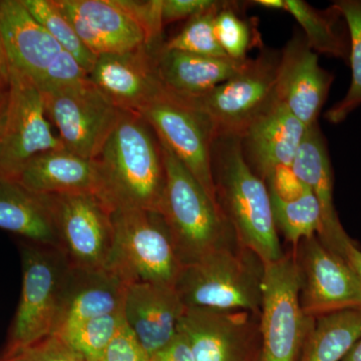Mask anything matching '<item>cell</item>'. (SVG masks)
I'll return each mask as SVG.
<instances>
[{"mask_svg": "<svg viewBox=\"0 0 361 361\" xmlns=\"http://www.w3.org/2000/svg\"><path fill=\"white\" fill-rule=\"evenodd\" d=\"M99 169V197L111 209L160 213L166 169L155 130L140 114L123 111L94 159Z\"/></svg>", "mask_w": 361, "mask_h": 361, "instance_id": "cell-1", "label": "cell"}, {"mask_svg": "<svg viewBox=\"0 0 361 361\" xmlns=\"http://www.w3.org/2000/svg\"><path fill=\"white\" fill-rule=\"evenodd\" d=\"M212 172L218 205L239 243L255 252L265 263L283 257L269 190L247 164L239 137H215Z\"/></svg>", "mask_w": 361, "mask_h": 361, "instance_id": "cell-2", "label": "cell"}, {"mask_svg": "<svg viewBox=\"0 0 361 361\" xmlns=\"http://www.w3.org/2000/svg\"><path fill=\"white\" fill-rule=\"evenodd\" d=\"M159 141L166 169L160 213L183 267L239 243L217 202L209 196L167 144Z\"/></svg>", "mask_w": 361, "mask_h": 361, "instance_id": "cell-3", "label": "cell"}, {"mask_svg": "<svg viewBox=\"0 0 361 361\" xmlns=\"http://www.w3.org/2000/svg\"><path fill=\"white\" fill-rule=\"evenodd\" d=\"M265 262L240 243L180 270L174 288L186 308L246 310L260 314Z\"/></svg>", "mask_w": 361, "mask_h": 361, "instance_id": "cell-4", "label": "cell"}, {"mask_svg": "<svg viewBox=\"0 0 361 361\" xmlns=\"http://www.w3.org/2000/svg\"><path fill=\"white\" fill-rule=\"evenodd\" d=\"M114 242L106 269L126 284L174 287L183 266L161 213L114 209Z\"/></svg>", "mask_w": 361, "mask_h": 361, "instance_id": "cell-5", "label": "cell"}, {"mask_svg": "<svg viewBox=\"0 0 361 361\" xmlns=\"http://www.w3.org/2000/svg\"><path fill=\"white\" fill-rule=\"evenodd\" d=\"M20 256L23 288L4 360L52 336L71 269L58 247L26 242L20 247Z\"/></svg>", "mask_w": 361, "mask_h": 361, "instance_id": "cell-6", "label": "cell"}, {"mask_svg": "<svg viewBox=\"0 0 361 361\" xmlns=\"http://www.w3.org/2000/svg\"><path fill=\"white\" fill-rule=\"evenodd\" d=\"M301 277L294 249L265 263L258 361H297L315 318L300 305Z\"/></svg>", "mask_w": 361, "mask_h": 361, "instance_id": "cell-7", "label": "cell"}, {"mask_svg": "<svg viewBox=\"0 0 361 361\" xmlns=\"http://www.w3.org/2000/svg\"><path fill=\"white\" fill-rule=\"evenodd\" d=\"M280 51L263 47L238 73L212 90L183 97L212 121L217 135L241 137L247 128L276 101Z\"/></svg>", "mask_w": 361, "mask_h": 361, "instance_id": "cell-8", "label": "cell"}, {"mask_svg": "<svg viewBox=\"0 0 361 361\" xmlns=\"http://www.w3.org/2000/svg\"><path fill=\"white\" fill-rule=\"evenodd\" d=\"M51 125L42 90L25 73L9 66L0 134V176L13 179L35 157L63 149Z\"/></svg>", "mask_w": 361, "mask_h": 361, "instance_id": "cell-9", "label": "cell"}, {"mask_svg": "<svg viewBox=\"0 0 361 361\" xmlns=\"http://www.w3.org/2000/svg\"><path fill=\"white\" fill-rule=\"evenodd\" d=\"M137 114L217 202L212 172V147L217 133L209 116L165 87Z\"/></svg>", "mask_w": 361, "mask_h": 361, "instance_id": "cell-10", "label": "cell"}, {"mask_svg": "<svg viewBox=\"0 0 361 361\" xmlns=\"http://www.w3.org/2000/svg\"><path fill=\"white\" fill-rule=\"evenodd\" d=\"M45 198L59 248L71 267L106 269L114 242L113 209L94 193L47 195Z\"/></svg>", "mask_w": 361, "mask_h": 361, "instance_id": "cell-11", "label": "cell"}, {"mask_svg": "<svg viewBox=\"0 0 361 361\" xmlns=\"http://www.w3.org/2000/svg\"><path fill=\"white\" fill-rule=\"evenodd\" d=\"M42 94L47 116L56 126L63 149L94 160L123 111L111 104L90 78Z\"/></svg>", "mask_w": 361, "mask_h": 361, "instance_id": "cell-12", "label": "cell"}, {"mask_svg": "<svg viewBox=\"0 0 361 361\" xmlns=\"http://www.w3.org/2000/svg\"><path fill=\"white\" fill-rule=\"evenodd\" d=\"M178 331L195 361H258L260 314L246 310L186 308Z\"/></svg>", "mask_w": 361, "mask_h": 361, "instance_id": "cell-13", "label": "cell"}, {"mask_svg": "<svg viewBox=\"0 0 361 361\" xmlns=\"http://www.w3.org/2000/svg\"><path fill=\"white\" fill-rule=\"evenodd\" d=\"M301 277L300 305L310 317L361 308V284L341 256L316 236L294 249Z\"/></svg>", "mask_w": 361, "mask_h": 361, "instance_id": "cell-14", "label": "cell"}, {"mask_svg": "<svg viewBox=\"0 0 361 361\" xmlns=\"http://www.w3.org/2000/svg\"><path fill=\"white\" fill-rule=\"evenodd\" d=\"M334 73L319 65L303 32L296 30L280 51L276 97L306 127L318 123Z\"/></svg>", "mask_w": 361, "mask_h": 361, "instance_id": "cell-15", "label": "cell"}, {"mask_svg": "<svg viewBox=\"0 0 361 361\" xmlns=\"http://www.w3.org/2000/svg\"><path fill=\"white\" fill-rule=\"evenodd\" d=\"M156 54L142 47L99 54L90 71V80L116 108L137 113L164 90L157 71Z\"/></svg>", "mask_w": 361, "mask_h": 361, "instance_id": "cell-16", "label": "cell"}, {"mask_svg": "<svg viewBox=\"0 0 361 361\" xmlns=\"http://www.w3.org/2000/svg\"><path fill=\"white\" fill-rule=\"evenodd\" d=\"M54 4L97 56L147 47L144 30L116 0H54Z\"/></svg>", "mask_w": 361, "mask_h": 361, "instance_id": "cell-17", "label": "cell"}, {"mask_svg": "<svg viewBox=\"0 0 361 361\" xmlns=\"http://www.w3.org/2000/svg\"><path fill=\"white\" fill-rule=\"evenodd\" d=\"M306 130L307 127L276 99L239 137L244 159L265 182L275 169L292 167Z\"/></svg>", "mask_w": 361, "mask_h": 361, "instance_id": "cell-18", "label": "cell"}, {"mask_svg": "<svg viewBox=\"0 0 361 361\" xmlns=\"http://www.w3.org/2000/svg\"><path fill=\"white\" fill-rule=\"evenodd\" d=\"M185 310L174 287L148 282L126 286L123 317L149 358L174 338Z\"/></svg>", "mask_w": 361, "mask_h": 361, "instance_id": "cell-19", "label": "cell"}, {"mask_svg": "<svg viewBox=\"0 0 361 361\" xmlns=\"http://www.w3.org/2000/svg\"><path fill=\"white\" fill-rule=\"evenodd\" d=\"M0 35L9 66L35 84L63 51L21 0H0Z\"/></svg>", "mask_w": 361, "mask_h": 361, "instance_id": "cell-20", "label": "cell"}, {"mask_svg": "<svg viewBox=\"0 0 361 361\" xmlns=\"http://www.w3.org/2000/svg\"><path fill=\"white\" fill-rule=\"evenodd\" d=\"M292 169L319 202L322 228L318 238L330 251L341 256L343 247L350 237L342 227L334 207L331 161L326 140L318 123L307 128Z\"/></svg>", "mask_w": 361, "mask_h": 361, "instance_id": "cell-21", "label": "cell"}, {"mask_svg": "<svg viewBox=\"0 0 361 361\" xmlns=\"http://www.w3.org/2000/svg\"><path fill=\"white\" fill-rule=\"evenodd\" d=\"M127 284L106 269L71 268L66 277L52 336L80 323L123 310Z\"/></svg>", "mask_w": 361, "mask_h": 361, "instance_id": "cell-22", "label": "cell"}, {"mask_svg": "<svg viewBox=\"0 0 361 361\" xmlns=\"http://www.w3.org/2000/svg\"><path fill=\"white\" fill-rule=\"evenodd\" d=\"M21 186L37 195L101 193L102 179L96 160L75 155L65 149L39 154L16 177Z\"/></svg>", "mask_w": 361, "mask_h": 361, "instance_id": "cell-23", "label": "cell"}, {"mask_svg": "<svg viewBox=\"0 0 361 361\" xmlns=\"http://www.w3.org/2000/svg\"><path fill=\"white\" fill-rule=\"evenodd\" d=\"M155 61L159 78L166 90L179 96L194 97L227 82L243 68L248 59L234 61L161 47Z\"/></svg>", "mask_w": 361, "mask_h": 361, "instance_id": "cell-24", "label": "cell"}, {"mask_svg": "<svg viewBox=\"0 0 361 361\" xmlns=\"http://www.w3.org/2000/svg\"><path fill=\"white\" fill-rule=\"evenodd\" d=\"M0 229L32 243L58 247L47 198L32 193L11 178L0 176Z\"/></svg>", "mask_w": 361, "mask_h": 361, "instance_id": "cell-25", "label": "cell"}, {"mask_svg": "<svg viewBox=\"0 0 361 361\" xmlns=\"http://www.w3.org/2000/svg\"><path fill=\"white\" fill-rule=\"evenodd\" d=\"M284 11L295 18L313 51L348 63V26L334 4L322 11L303 0H285Z\"/></svg>", "mask_w": 361, "mask_h": 361, "instance_id": "cell-26", "label": "cell"}, {"mask_svg": "<svg viewBox=\"0 0 361 361\" xmlns=\"http://www.w3.org/2000/svg\"><path fill=\"white\" fill-rule=\"evenodd\" d=\"M361 338V308L315 318L297 361H341Z\"/></svg>", "mask_w": 361, "mask_h": 361, "instance_id": "cell-27", "label": "cell"}, {"mask_svg": "<svg viewBox=\"0 0 361 361\" xmlns=\"http://www.w3.org/2000/svg\"><path fill=\"white\" fill-rule=\"evenodd\" d=\"M270 198L278 234L290 248L295 249L302 240L320 234L322 209L310 189L295 200L283 201L271 193Z\"/></svg>", "mask_w": 361, "mask_h": 361, "instance_id": "cell-28", "label": "cell"}, {"mask_svg": "<svg viewBox=\"0 0 361 361\" xmlns=\"http://www.w3.org/2000/svg\"><path fill=\"white\" fill-rule=\"evenodd\" d=\"M332 4L345 21L350 42L348 58L351 68L350 87L345 97L324 114L327 122L338 125L361 106V0H337Z\"/></svg>", "mask_w": 361, "mask_h": 361, "instance_id": "cell-29", "label": "cell"}, {"mask_svg": "<svg viewBox=\"0 0 361 361\" xmlns=\"http://www.w3.org/2000/svg\"><path fill=\"white\" fill-rule=\"evenodd\" d=\"M215 35L226 56L234 61H246L251 49L263 47L256 20L242 18L237 2L222 1L215 18Z\"/></svg>", "mask_w": 361, "mask_h": 361, "instance_id": "cell-30", "label": "cell"}, {"mask_svg": "<svg viewBox=\"0 0 361 361\" xmlns=\"http://www.w3.org/2000/svg\"><path fill=\"white\" fill-rule=\"evenodd\" d=\"M25 8L45 30L56 40L63 51L77 59L87 73L96 63L97 56L85 47L70 20L54 4V0H21Z\"/></svg>", "mask_w": 361, "mask_h": 361, "instance_id": "cell-31", "label": "cell"}, {"mask_svg": "<svg viewBox=\"0 0 361 361\" xmlns=\"http://www.w3.org/2000/svg\"><path fill=\"white\" fill-rule=\"evenodd\" d=\"M125 322L123 310L92 318L58 334L85 361H102L116 332Z\"/></svg>", "mask_w": 361, "mask_h": 361, "instance_id": "cell-32", "label": "cell"}, {"mask_svg": "<svg viewBox=\"0 0 361 361\" xmlns=\"http://www.w3.org/2000/svg\"><path fill=\"white\" fill-rule=\"evenodd\" d=\"M221 4L222 1H216L208 11L190 18L185 27L161 47L200 56L228 58L215 35V18Z\"/></svg>", "mask_w": 361, "mask_h": 361, "instance_id": "cell-33", "label": "cell"}, {"mask_svg": "<svg viewBox=\"0 0 361 361\" xmlns=\"http://www.w3.org/2000/svg\"><path fill=\"white\" fill-rule=\"evenodd\" d=\"M89 80V73L70 52L63 51L37 82L42 92L65 89Z\"/></svg>", "mask_w": 361, "mask_h": 361, "instance_id": "cell-34", "label": "cell"}, {"mask_svg": "<svg viewBox=\"0 0 361 361\" xmlns=\"http://www.w3.org/2000/svg\"><path fill=\"white\" fill-rule=\"evenodd\" d=\"M118 4L141 26L147 37L149 51L157 52L161 49V37L164 23L161 18V0L132 1L116 0Z\"/></svg>", "mask_w": 361, "mask_h": 361, "instance_id": "cell-35", "label": "cell"}, {"mask_svg": "<svg viewBox=\"0 0 361 361\" xmlns=\"http://www.w3.org/2000/svg\"><path fill=\"white\" fill-rule=\"evenodd\" d=\"M8 361H85L58 336H51L23 349Z\"/></svg>", "mask_w": 361, "mask_h": 361, "instance_id": "cell-36", "label": "cell"}, {"mask_svg": "<svg viewBox=\"0 0 361 361\" xmlns=\"http://www.w3.org/2000/svg\"><path fill=\"white\" fill-rule=\"evenodd\" d=\"M102 361L151 360L144 346L125 320L109 343Z\"/></svg>", "mask_w": 361, "mask_h": 361, "instance_id": "cell-37", "label": "cell"}, {"mask_svg": "<svg viewBox=\"0 0 361 361\" xmlns=\"http://www.w3.org/2000/svg\"><path fill=\"white\" fill-rule=\"evenodd\" d=\"M271 194L283 201H292L299 198L308 189L299 180L292 167H278L265 180Z\"/></svg>", "mask_w": 361, "mask_h": 361, "instance_id": "cell-38", "label": "cell"}, {"mask_svg": "<svg viewBox=\"0 0 361 361\" xmlns=\"http://www.w3.org/2000/svg\"><path fill=\"white\" fill-rule=\"evenodd\" d=\"M215 0H161V18L164 25L194 18L208 11Z\"/></svg>", "mask_w": 361, "mask_h": 361, "instance_id": "cell-39", "label": "cell"}, {"mask_svg": "<svg viewBox=\"0 0 361 361\" xmlns=\"http://www.w3.org/2000/svg\"><path fill=\"white\" fill-rule=\"evenodd\" d=\"M151 361H195L193 353L184 334L178 331L165 348L157 351L149 358Z\"/></svg>", "mask_w": 361, "mask_h": 361, "instance_id": "cell-40", "label": "cell"}, {"mask_svg": "<svg viewBox=\"0 0 361 361\" xmlns=\"http://www.w3.org/2000/svg\"><path fill=\"white\" fill-rule=\"evenodd\" d=\"M341 257L355 272L361 284V250L356 246L353 239H349L348 243L344 245Z\"/></svg>", "mask_w": 361, "mask_h": 361, "instance_id": "cell-41", "label": "cell"}, {"mask_svg": "<svg viewBox=\"0 0 361 361\" xmlns=\"http://www.w3.org/2000/svg\"><path fill=\"white\" fill-rule=\"evenodd\" d=\"M251 4L269 11H285V0H254Z\"/></svg>", "mask_w": 361, "mask_h": 361, "instance_id": "cell-42", "label": "cell"}, {"mask_svg": "<svg viewBox=\"0 0 361 361\" xmlns=\"http://www.w3.org/2000/svg\"><path fill=\"white\" fill-rule=\"evenodd\" d=\"M0 70H1L4 77L8 80L9 63L8 59H7L6 49H4V42H2L1 35H0Z\"/></svg>", "mask_w": 361, "mask_h": 361, "instance_id": "cell-43", "label": "cell"}, {"mask_svg": "<svg viewBox=\"0 0 361 361\" xmlns=\"http://www.w3.org/2000/svg\"><path fill=\"white\" fill-rule=\"evenodd\" d=\"M341 361H361V338Z\"/></svg>", "mask_w": 361, "mask_h": 361, "instance_id": "cell-44", "label": "cell"}, {"mask_svg": "<svg viewBox=\"0 0 361 361\" xmlns=\"http://www.w3.org/2000/svg\"><path fill=\"white\" fill-rule=\"evenodd\" d=\"M7 85H8V80L4 77V73L0 70V97L6 94Z\"/></svg>", "mask_w": 361, "mask_h": 361, "instance_id": "cell-45", "label": "cell"}, {"mask_svg": "<svg viewBox=\"0 0 361 361\" xmlns=\"http://www.w3.org/2000/svg\"><path fill=\"white\" fill-rule=\"evenodd\" d=\"M4 113H6V96L0 99V134H1L2 123H4Z\"/></svg>", "mask_w": 361, "mask_h": 361, "instance_id": "cell-46", "label": "cell"}, {"mask_svg": "<svg viewBox=\"0 0 361 361\" xmlns=\"http://www.w3.org/2000/svg\"><path fill=\"white\" fill-rule=\"evenodd\" d=\"M4 96H6V94H4ZM2 97H0V99H2Z\"/></svg>", "mask_w": 361, "mask_h": 361, "instance_id": "cell-47", "label": "cell"}, {"mask_svg": "<svg viewBox=\"0 0 361 361\" xmlns=\"http://www.w3.org/2000/svg\"><path fill=\"white\" fill-rule=\"evenodd\" d=\"M4 361H8V360H4Z\"/></svg>", "mask_w": 361, "mask_h": 361, "instance_id": "cell-48", "label": "cell"}]
</instances>
